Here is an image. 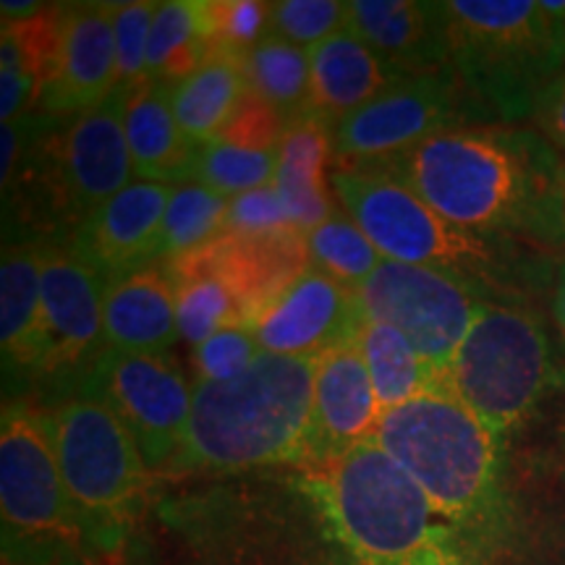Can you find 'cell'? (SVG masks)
Returning <instances> with one entry per match:
<instances>
[{"label":"cell","instance_id":"obj_1","mask_svg":"<svg viewBox=\"0 0 565 565\" xmlns=\"http://www.w3.org/2000/svg\"><path fill=\"white\" fill-rule=\"evenodd\" d=\"M380 166L458 228L565 249V166L540 131L466 126Z\"/></svg>","mask_w":565,"mask_h":565},{"label":"cell","instance_id":"obj_2","mask_svg":"<svg viewBox=\"0 0 565 565\" xmlns=\"http://www.w3.org/2000/svg\"><path fill=\"white\" fill-rule=\"evenodd\" d=\"M299 487L353 565H466L456 526L374 437L303 466Z\"/></svg>","mask_w":565,"mask_h":565},{"label":"cell","instance_id":"obj_3","mask_svg":"<svg viewBox=\"0 0 565 565\" xmlns=\"http://www.w3.org/2000/svg\"><path fill=\"white\" fill-rule=\"evenodd\" d=\"M315 356L263 351L223 383H196L192 419L173 469H252L309 463Z\"/></svg>","mask_w":565,"mask_h":565},{"label":"cell","instance_id":"obj_4","mask_svg":"<svg viewBox=\"0 0 565 565\" xmlns=\"http://www.w3.org/2000/svg\"><path fill=\"white\" fill-rule=\"evenodd\" d=\"M448 61L484 126L534 116L565 71V0H443Z\"/></svg>","mask_w":565,"mask_h":565},{"label":"cell","instance_id":"obj_5","mask_svg":"<svg viewBox=\"0 0 565 565\" xmlns=\"http://www.w3.org/2000/svg\"><path fill=\"white\" fill-rule=\"evenodd\" d=\"M374 440L456 529L503 521V445L445 385L383 412Z\"/></svg>","mask_w":565,"mask_h":565},{"label":"cell","instance_id":"obj_6","mask_svg":"<svg viewBox=\"0 0 565 565\" xmlns=\"http://www.w3.org/2000/svg\"><path fill=\"white\" fill-rule=\"evenodd\" d=\"M330 183L351 221L385 259L463 275L492 291L524 280L529 265L513 242L479 236L445 221L380 162L338 168Z\"/></svg>","mask_w":565,"mask_h":565},{"label":"cell","instance_id":"obj_7","mask_svg":"<svg viewBox=\"0 0 565 565\" xmlns=\"http://www.w3.org/2000/svg\"><path fill=\"white\" fill-rule=\"evenodd\" d=\"M51 419L55 456L84 545L113 553L145 505L150 466L126 424L95 395L79 393Z\"/></svg>","mask_w":565,"mask_h":565},{"label":"cell","instance_id":"obj_8","mask_svg":"<svg viewBox=\"0 0 565 565\" xmlns=\"http://www.w3.org/2000/svg\"><path fill=\"white\" fill-rule=\"evenodd\" d=\"M561 383L545 322L521 303L487 301L463 338L445 387L505 448L508 435Z\"/></svg>","mask_w":565,"mask_h":565},{"label":"cell","instance_id":"obj_9","mask_svg":"<svg viewBox=\"0 0 565 565\" xmlns=\"http://www.w3.org/2000/svg\"><path fill=\"white\" fill-rule=\"evenodd\" d=\"M0 513L6 565L76 563L84 545L55 456L53 419L11 404L0 419Z\"/></svg>","mask_w":565,"mask_h":565},{"label":"cell","instance_id":"obj_10","mask_svg":"<svg viewBox=\"0 0 565 565\" xmlns=\"http://www.w3.org/2000/svg\"><path fill=\"white\" fill-rule=\"evenodd\" d=\"M366 320L401 330L445 385L463 338L498 291L463 275L383 259L356 288Z\"/></svg>","mask_w":565,"mask_h":565},{"label":"cell","instance_id":"obj_11","mask_svg":"<svg viewBox=\"0 0 565 565\" xmlns=\"http://www.w3.org/2000/svg\"><path fill=\"white\" fill-rule=\"evenodd\" d=\"M484 126L448 66L406 74L333 129L335 158L383 162L443 131Z\"/></svg>","mask_w":565,"mask_h":565},{"label":"cell","instance_id":"obj_12","mask_svg":"<svg viewBox=\"0 0 565 565\" xmlns=\"http://www.w3.org/2000/svg\"><path fill=\"white\" fill-rule=\"evenodd\" d=\"M79 393L95 395L126 424L150 471L173 469L192 419L194 387L162 356L100 351Z\"/></svg>","mask_w":565,"mask_h":565},{"label":"cell","instance_id":"obj_13","mask_svg":"<svg viewBox=\"0 0 565 565\" xmlns=\"http://www.w3.org/2000/svg\"><path fill=\"white\" fill-rule=\"evenodd\" d=\"M364 322L356 288L307 267L246 324L267 353L320 359L356 343Z\"/></svg>","mask_w":565,"mask_h":565},{"label":"cell","instance_id":"obj_14","mask_svg":"<svg viewBox=\"0 0 565 565\" xmlns=\"http://www.w3.org/2000/svg\"><path fill=\"white\" fill-rule=\"evenodd\" d=\"M118 89L116 34L110 3H68L55 9V26L42 76L45 116H79Z\"/></svg>","mask_w":565,"mask_h":565},{"label":"cell","instance_id":"obj_15","mask_svg":"<svg viewBox=\"0 0 565 565\" xmlns=\"http://www.w3.org/2000/svg\"><path fill=\"white\" fill-rule=\"evenodd\" d=\"M108 282L74 249L42 254V351L38 374L55 377L103 351V301Z\"/></svg>","mask_w":565,"mask_h":565},{"label":"cell","instance_id":"obj_16","mask_svg":"<svg viewBox=\"0 0 565 565\" xmlns=\"http://www.w3.org/2000/svg\"><path fill=\"white\" fill-rule=\"evenodd\" d=\"M131 92H110L100 105L79 113L61 137L58 189L79 223L137 179L126 139Z\"/></svg>","mask_w":565,"mask_h":565},{"label":"cell","instance_id":"obj_17","mask_svg":"<svg viewBox=\"0 0 565 565\" xmlns=\"http://www.w3.org/2000/svg\"><path fill=\"white\" fill-rule=\"evenodd\" d=\"M171 192V183L134 179L124 192L84 217L71 249L95 267L108 286L152 265L158 259L162 217Z\"/></svg>","mask_w":565,"mask_h":565},{"label":"cell","instance_id":"obj_18","mask_svg":"<svg viewBox=\"0 0 565 565\" xmlns=\"http://www.w3.org/2000/svg\"><path fill=\"white\" fill-rule=\"evenodd\" d=\"M307 259L303 233L299 228H282L257 236L225 231L221 238L192 254H183L175 263L221 278L242 303L249 322L273 296L307 270Z\"/></svg>","mask_w":565,"mask_h":565},{"label":"cell","instance_id":"obj_19","mask_svg":"<svg viewBox=\"0 0 565 565\" xmlns=\"http://www.w3.org/2000/svg\"><path fill=\"white\" fill-rule=\"evenodd\" d=\"M383 406L366 372L356 343L343 345L317 359L312 440L309 463L343 456L359 443L372 440Z\"/></svg>","mask_w":565,"mask_h":565},{"label":"cell","instance_id":"obj_20","mask_svg":"<svg viewBox=\"0 0 565 565\" xmlns=\"http://www.w3.org/2000/svg\"><path fill=\"white\" fill-rule=\"evenodd\" d=\"M345 26L398 74H424L448 61L443 3L349 0Z\"/></svg>","mask_w":565,"mask_h":565},{"label":"cell","instance_id":"obj_21","mask_svg":"<svg viewBox=\"0 0 565 565\" xmlns=\"http://www.w3.org/2000/svg\"><path fill=\"white\" fill-rule=\"evenodd\" d=\"M175 338V291L166 267L147 265L105 288L103 351L162 356Z\"/></svg>","mask_w":565,"mask_h":565},{"label":"cell","instance_id":"obj_22","mask_svg":"<svg viewBox=\"0 0 565 565\" xmlns=\"http://www.w3.org/2000/svg\"><path fill=\"white\" fill-rule=\"evenodd\" d=\"M309 61H312L309 116L320 118L330 129L406 76L387 66L349 26L309 47Z\"/></svg>","mask_w":565,"mask_h":565},{"label":"cell","instance_id":"obj_23","mask_svg":"<svg viewBox=\"0 0 565 565\" xmlns=\"http://www.w3.org/2000/svg\"><path fill=\"white\" fill-rule=\"evenodd\" d=\"M134 175L139 181L179 183L194 181L200 145L183 134L171 108V84L145 82L131 92L126 108Z\"/></svg>","mask_w":565,"mask_h":565},{"label":"cell","instance_id":"obj_24","mask_svg":"<svg viewBox=\"0 0 565 565\" xmlns=\"http://www.w3.org/2000/svg\"><path fill=\"white\" fill-rule=\"evenodd\" d=\"M40 244H6L0 259V351L6 372L38 374L42 351Z\"/></svg>","mask_w":565,"mask_h":565},{"label":"cell","instance_id":"obj_25","mask_svg":"<svg viewBox=\"0 0 565 565\" xmlns=\"http://www.w3.org/2000/svg\"><path fill=\"white\" fill-rule=\"evenodd\" d=\"M246 53L215 45L194 74L171 84V108L179 126L194 145L217 139L249 95Z\"/></svg>","mask_w":565,"mask_h":565},{"label":"cell","instance_id":"obj_26","mask_svg":"<svg viewBox=\"0 0 565 565\" xmlns=\"http://www.w3.org/2000/svg\"><path fill=\"white\" fill-rule=\"evenodd\" d=\"M330 141H333L330 126L309 113L286 124L280 137L273 186L291 212V225L301 233L317 228L333 215L324 192V162L330 154Z\"/></svg>","mask_w":565,"mask_h":565},{"label":"cell","instance_id":"obj_27","mask_svg":"<svg viewBox=\"0 0 565 565\" xmlns=\"http://www.w3.org/2000/svg\"><path fill=\"white\" fill-rule=\"evenodd\" d=\"M215 51L210 3L168 0L154 11L145 82L175 84L194 74Z\"/></svg>","mask_w":565,"mask_h":565},{"label":"cell","instance_id":"obj_28","mask_svg":"<svg viewBox=\"0 0 565 565\" xmlns=\"http://www.w3.org/2000/svg\"><path fill=\"white\" fill-rule=\"evenodd\" d=\"M53 26L55 9H45L30 21H3V34H0V118L3 124L32 116V105H40Z\"/></svg>","mask_w":565,"mask_h":565},{"label":"cell","instance_id":"obj_29","mask_svg":"<svg viewBox=\"0 0 565 565\" xmlns=\"http://www.w3.org/2000/svg\"><path fill=\"white\" fill-rule=\"evenodd\" d=\"M356 345L362 351L383 412L443 387L437 374L416 353L412 341L391 324L366 320Z\"/></svg>","mask_w":565,"mask_h":565},{"label":"cell","instance_id":"obj_30","mask_svg":"<svg viewBox=\"0 0 565 565\" xmlns=\"http://www.w3.org/2000/svg\"><path fill=\"white\" fill-rule=\"evenodd\" d=\"M246 79L254 95L270 103L286 124L309 113L312 61L307 47L265 34L246 53Z\"/></svg>","mask_w":565,"mask_h":565},{"label":"cell","instance_id":"obj_31","mask_svg":"<svg viewBox=\"0 0 565 565\" xmlns=\"http://www.w3.org/2000/svg\"><path fill=\"white\" fill-rule=\"evenodd\" d=\"M175 291V322L179 338L192 343L194 349L228 324L246 322V315L231 288L212 273L196 270L183 263L166 267Z\"/></svg>","mask_w":565,"mask_h":565},{"label":"cell","instance_id":"obj_32","mask_svg":"<svg viewBox=\"0 0 565 565\" xmlns=\"http://www.w3.org/2000/svg\"><path fill=\"white\" fill-rule=\"evenodd\" d=\"M228 196L212 192L210 186L186 181L173 186L162 217L158 259H179L207 246L225 233Z\"/></svg>","mask_w":565,"mask_h":565},{"label":"cell","instance_id":"obj_33","mask_svg":"<svg viewBox=\"0 0 565 565\" xmlns=\"http://www.w3.org/2000/svg\"><path fill=\"white\" fill-rule=\"evenodd\" d=\"M309 263L330 278L359 288L383 265V254L370 236L351 221V215H330L317 228L303 233Z\"/></svg>","mask_w":565,"mask_h":565},{"label":"cell","instance_id":"obj_34","mask_svg":"<svg viewBox=\"0 0 565 565\" xmlns=\"http://www.w3.org/2000/svg\"><path fill=\"white\" fill-rule=\"evenodd\" d=\"M275 168H278V150H249L217 137L200 145L194 181L233 200L252 189L270 186Z\"/></svg>","mask_w":565,"mask_h":565},{"label":"cell","instance_id":"obj_35","mask_svg":"<svg viewBox=\"0 0 565 565\" xmlns=\"http://www.w3.org/2000/svg\"><path fill=\"white\" fill-rule=\"evenodd\" d=\"M345 24H349V3L343 0H278L270 3L267 34L309 51L330 34L345 30Z\"/></svg>","mask_w":565,"mask_h":565},{"label":"cell","instance_id":"obj_36","mask_svg":"<svg viewBox=\"0 0 565 565\" xmlns=\"http://www.w3.org/2000/svg\"><path fill=\"white\" fill-rule=\"evenodd\" d=\"M113 6V34H116V71L118 87L137 89L145 84L147 74V47H150V30L158 3L134 0V3Z\"/></svg>","mask_w":565,"mask_h":565},{"label":"cell","instance_id":"obj_37","mask_svg":"<svg viewBox=\"0 0 565 565\" xmlns=\"http://www.w3.org/2000/svg\"><path fill=\"white\" fill-rule=\"evenodd\" d=\"M263 353L254 330L246 322L228 324L194 349V366L200 383H223L249 370Z\"/></svg>","mask_w":565,"mask_h":565},{"label":"cell","instance_id":"obj_38","mask_svg":"<svg viewBox=\"0 0 565 565\" xmlns=\"http://www.w3.org/2000/svg\"><path fill=\"white\" fill-rule=\"evenodd\" d=\"M212 34L215 45L249 53L270 30V3L259 0H212Z\"/></svg>","mask_w":565,"mask_h":565},{"label":"cell","instance_id":"obj_39","mask_svg":"<svg viewBox=\"0 0 565 565\" xmlns=\"http://www.w3.org/2000/svg\"><path fill=\"white\" fill-rule=\"evenodd\" d=\"M282 228H294L291 212H288L286 202H282L280 192L273 183L233 196L228 202V215H225V231L228 233L257 236V233H273Z\"/></svg>","mask_w":565,"mask_h":565},{"label":"cell","instance_id":"obj_40","mask_svg":"<svg viewBox=\"0 0 565 565\" xmlns=\"http://www.w3.org/2000/svg\"><path fill=\"white\" fill-rule=\"evenodd\" d=\"M282 131H286V121L280 118V113L249 92L221 137L233 145L249 147V150H278Z\"/></svg>","mask_w":565,"mask_h":565},{"label":"cell","instance_id":"obj_41","mask_svg":"<svg viewBox=\"0 0 565 565\" xmlns=\"http://www.w3.org/2000/svg\"><path fill=\"white\" fill-rule=\"evenodd\" d=\"M532 121L555 150L565 152V71L542 92Z\"/></svg>","mask_w":565,"mask_h":565},{"label":"cell","instance_id":"obj_42","mask_svg":"<svg viewBox=\"0 0 565 565\" xmlns=\"http://www.w3.org/2000/svg\"><path fill=\"white\" fill-rule=\"evenodd\" d=\"M26 118L0 126V179H3L0 183H3V196H9V186L13 175H17V166L21 158V139H24L26 131Z\"/></svg>","mask_w":565,"mask_h":565},{"label":"cell","instance_id":"obj_43","mask_svg":"<svg viewBox=\"0 0 565 565\" xmlns=\"http://www.w3.org/2000/svg\"><path fill=\"white\" fill-rule=\"evenodd\" d=\"M0 11H3V21H30L40 17L45 6L32 3V0H3Z\"/></svg>","mask_w":565,"mask_h":565},{"label":"cell","instance_id":"obj_44","mask_svg":"<svg viewBox=\"0 0 565 565\" xmlns=\"http://www.w3.org/2000/svg\"><path fill=\"white\" fill-rule=\"evenodd\" d=\"M553 312L557 320V328L565 338V257L561 259V265L555 267V278H553Z\"/></svg>","mask_w":565,"mask_h":565},{"label":"cell","instance_id":"obj_45","mask_svg":"<svg viewBox=\"0 0 565 565\" xmlns=\"http://www.w3.org/2000/svg\"><path fill=\"white\" fill-rule=\"evenodd\" d=\"M63 565H76V563H63Z\"/></svg>","mask_w":565,"mask_h":565}]
</instances>
